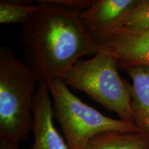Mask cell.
I'll list each match as a JSON object with an SVG mask.
<instances>
[{"label": "cell", "mask_w": 149, "mask_h": 149, "mask_svg": "<svg viewBox=\"0 0 149 149\" xmlns=\"http://www.w3.org/2000/svg\"><path fill=\"white\" fill-rule=\"evenodd\" d=\"M82 149H149V133L142 129L106 132L92 137Z\"/></svg>", "instance_id": "9"}, {"label": "cell", "mask_w": 149, "mask_h": 149, "mask_svg": "<svg viewBox=\"0 0 149 149\" xmlns=\"http://www.w3.org/2000/svg\"><path fill=\"white\" fill-rule=\"evenodd\" d=\"M141 0H92L79 19L86 32L97 42L116 27L120 19Z\"/></svg>", "instance_id": "6"}, {"label": "cell", "mask_w": 149, "mask_h": 149, "mask_svg": "<svg viewBox=\"0 0 149 149\" xmlns=\"http://www.w3.org/2000/svg\"><path fill=\"white\" fill-rule=\"evenodd\" d=\"M39 10L40 7L37 3L31 5L21 1L1 0L0 1V23L24 25L30 21Z\"/></svg>", "instance_id": "10"}, {"label": "cell", "mask_w": 149, "mask_h": 149, "mask_svg": "<svg viewBox=\"0 0 149 149\" xmlns=\"http://www.w3.org/2000/svg\"><path fill=\"white\" fill-rule=\"evenodd\" d=\"M126 71L133 82L130 93L136 123L149 133V67L133 66Z\"/></svg>", "instance_id": "8"}, {"label": "cell", "mask_w": 149, "mask_h": 149, "mask_svg": "<svg viewBox=\"0 0 149 149\" xmlns=\"http://www.w3.org/2000/svg\"><path fill=\"white\" fill-rule=\"evenodd\" d=\"M116 29L134 32L149 31V0H141L139 3L120 19L114 29Z\"/></svg>", "instance_id": "11"}, {"label": "cell", "mask_w": 149, "mask_h": 149, "mask_svg": "<svg viewBox=\"0 0 149 149\" xmlns=\"http://www.w3.org/2000/svg\"><path fill=\"white\" fill-rule=\"evenodd\" d=\"M99 52L116 58L120 70L133 66L149 67V31L134 32L116 29L97 42Z\"/></svg>", "instance_id": "5"}, {"label": "cell", "mask_w": 149, "mask_h": 149, "mask_svg": "<svg viewBox=\"0 0 149 149\" xmlns=\"http://www.w3.org/2000/svg\"><path fill=\"white\" fill-rule=\"evenodd\" d=\"M53 100L55 115L64 133L70 149H82L95 136L111 131L137 132V124L109 117L80 100L62 79L48 84Z\"/></svg>", "instance_id": "4"}, {"label": "cell", "mask_w": 149, "mask_h": 149, "mask_svg": "<svg viewBox=\"0 0 149 149\" xmlns=\"http://www.w3.org/2000/svg\"><path fill=\"white\" fill-rule=\"evenodd\" d=\"M33 112L34 142L30 149H70L54 126L51 95L45 82L39 83Z\"/></svg>", "instance_id": "7"}, {"label": "cell", "mask_w": 149, "mask_h": 149, "mask_svg": "<svg viewBox=\"0 0 149 149\" xmlns=\"http://www.w3.org/2000/svg\"><path fill=\"white\" fill-rule=\"evenodd\" d=\"M39 81L12 50L0 48V139L19 144L32 131Z\"/></svg>", "instance_id": "2"}, {"label": "cell", "mask_w": 149, "mask_h": 149, "mask_svg": "<svg viewBox=\"0 0 149 149\" xmlns=\"http://www.w3.org/2000/svg\"><path fill=\"white\" fill-rule=\"evenodd\" d=\"M0 149H19L18 144L10 141L0 139Z\"/></svg>", "instance_id": "12"}, {"label": "cell", "mask_w": 149, "mask_h": 149, "mask_svg": "<svg viewBox=\"0 0 149 149\" xmlns=\"http://www.w3.org/2000/svg\"><path fill=\"white\" fill-rule=\"evenodd\" d=\"M118 70L114 56L98 52L91 59L77 61L63 81L114 112L120 120L137 124L130 85L121 78Z\"/></svg>", "instance_id": "3"}, {"label": "cell", "mask_w": 149, "mask_h": 149, "mask_svg": "<svg viewBox=\"0 0 149 149\" xmlns=\"http://www.w3.org/2000/svg\"><path fill=\"white\" fill-rule=\"evenodd\" d=\"M38 13L22 25L19 36L24 62L39 83L64 79L79 59L99 52L98 44L79 19L81 10L63 6L54 0L37 1Z\"/></svg>", "instance_id": "1"}]
</instances>
